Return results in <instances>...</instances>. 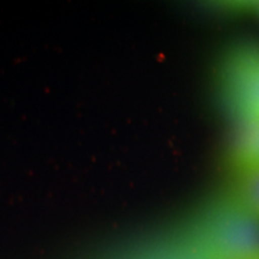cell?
<instances>
[{
    "label": "cell",
    "instance_id": "6da1fadb",
    "mask_svg": "<svg viewBox=\"0 0 259 259\" xmlns=\"http://www.w3.org/2000/svg\"><path fill=\"white\" fill-rule=\"evenodd\" d=\"M223 92L239 126L259 118V51L236 54L223 73Z\"/></svg>",
    "mask_w": 259,
    "mask_h": 259
},
{
    "label": "cell",
    "instance_id": "7a4b0ae2",
    "mask_svg": "<svg viewBox=\"0 0 259 259\" xmlns=\"http://www.w3.org/2000/svg\"><path fill=\"white\" fill-rule=\"evenodd\" d=\"M235 161L242 171L259 166V118L240 125Z\"/></svg>",
    "mask_w": 259,
    "mask_h": 259
},
{
    "label": "cell",
    "instance_id": "3957f363",
    "mask_svg": "<svg viewBox=\"0 0 259 259\" xmlns=\"http://www.w3.org/2000/svg\"><path fill=\"white\" fill-rule=\"evenodd\" d=\"M244 193L248 204L259 216V166L244 170Z\"/></svg>",
    "mask_w": 259,
    "mask_h": 259
},
{
    "label": "cell",
    "instance_id": "277c9868",
    "mask_svg": "<svg viewBox=\"0 0 259 259\" xmlns=\"http://www.w3.org/2000/svg\"><path fill=\"white\" fill-rule=\"evenodd\" d=\"M251 8H253L254 11L259 15V3H255V5H251Z\"/></svg>",
    "mask_w": 259,
    "mask_h": 259
},
{
    "label": "cell",
    "instance_id": "5b68a950",
    "mask_svg": "<svg viewBox=\"0 0 259 259\" xmlns=\"http://www.w3.org/2000/svg\"><path fill=\"white\" fill-rule=\"evenodd\" d=\"M248 259H259V251H258V252H255L254 254L250 255V257H248Z\"/></svg>",
    "mask_w": 259,
    "mask_h": 259
}]
</instances>
